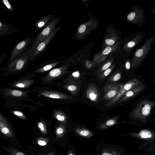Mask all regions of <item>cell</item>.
<instances>
[{
  "label": "cell",
  "instance_id": "obj_1",
  "mask_svg": "<svg viewBox=\"0 0 155 155\" xmlns=\"http://www.w3.org/2000/svg\"><path fill=\"white\" fill-rule=\"evenodd\" d=\"M28 52H25L20 54L5 67L1 69L2 75L5 77L25 72L31 64Z\"/></svg>",
  "mask_w": 155,
  "mask_h": 155
},
{
  "label": "cell",
  "instance_id": "obj_2",
  "mask_svg": "<svg viewBox=\"0 0 155 155\" xmlns=\"http://www.w3.org/2000/svg\"><path fill=\"white\" fill-rule=\"evenodd\" d=\"M33 91L35 95L53 104H59L63 101L72 98L70 95L45 87H35Z\"/></svg>",
  "mask_w": 155,
  "mask_h": 155
},
{
  "label": "cell",
  "instance_id": "obj_3",
  "mask_svg": "<svg viewBox=\"0 0 155 155\" xmlns=\"http://www.w3.org/2000/svg\"><path fill=\"white\" fill-rule=\"evenodd\" d=\"M69 66L68 64L65 63L59 68L51 69L46 75L41 78L40 82L43 85H48L55 83L57 80L70 72L68 71Z\"/></svg>",
  "mask_w": 155,
  "mask_h": 155
},
{
  "label": "cell",
  "instance_id": "obj_4",
  "mask_svg": "<svg viewBox=\"0 0 155 155\" xmlns=\"http://www.w3.org/2000/svg\"><path fill=\"white\" fill-rule=\"evenodd\" d=\"M60 21V17L58 16L55 17L43 28L35 39L28 51L30 57L39 44L48 37L57 28L56 26L59 23Z\"/></svg>",
  "mask_w": 155,
  "mask_h": 155
},
{
  "label": "cell",
  "instance_id": "obj_5",
  "mask_svg": "<svg viewBox=\"0 0 155 155\" xmlns=\"http://www.w3.org/2000/svg\"><path fill=\"white\" fill-rule=\"evenodd\" d=\"M0 93L5 100L10 101L15 100H26L29 101L30 97L27 91L4 87L0 89Z\"/></svg>",
  "mask_w": 155,
  "mask_h": 155
},
{
  "label": "cell",
  "instance_id": "obj_6",
  "mask_svg": "<svg viewBox=\"0 0 155 155\" xmlns=\"http://www.w3.org/2000/svg\"><path fill=\"white\" fill-rule=\"evenodd\" d=\"M61 25L57 27L48 37L41 41L37 46L30 57L31 63L37 59L46 51L50 43L61 29Z\"/></svg>",
  "mask_w": 155,
  "mask_h": 155
},
{
  "label": "cell",
  "instance_id": "obj_7",
  "mask_svg": "<svg viewBox=\"0 0 155 155\" xmlns=\"http://www.w3.org/2000/svg\"><path fill=\"white\" fill-rule=\"evenodd\" d=\"M155 41V35L147 39L140 48L135 52L132 58V64L136 66L140 63L147 54L152 44Z\"/></svg>",
  "mask_w": 155,
  "mask_h": 155
},
{
  "label": "cell",
  "instance_id": "obj_8",
  "mask_svg": "<svg viewBox=\"0 0 155 155\" xmlns=\"http://www.w3.org/2000/svg\"><path fill=\"white\" fill-rule=\"evenodd\" d=\"M132 11L127 16V20L139 27L143 25L145 21V16L143 8L138 5H135Z\"/></svg>",
  "mask_w": 155,
  "mask_h": 155
},
{
  "label": "cell",
  "instance_id": "obj_9",
  "mask_svg": "<svg viewBox=\"0 0 155 155\" xmlns=\"http://www.w3.org/2000/svg\"><path fill=\"white\" fill-rule=\"evenodd\" d=\"M64 58L63 57L53 58L38 65L29 73L33 74L36 73H44L51 70L55 67L63 62Z\"/></svg>",
  "mask_w": 155,
  "mask_h": 155
},
{
  "label": "cell",
  "instance_id": "obj_10",
  "mask_svg": "<svg viewBox=\"0 0 155 155\" xmlns=\"http://www.w3.org/2000/svg\"><path fill=\"white\" fill-rule=\"evenodd\" d=\"M35 76V74H26L19 78L9 83L8 85L10 87L18 89H26L30 87L35 82L33 79Z\"/></svg>",
  "mask_w": 155,
  "mask_h": 155
},
{
  "label": "cell",
  "instance_id": "obj_11",
  "mask_svg": "<svg viewBox=\"0 0 155 155\" xmlns=\"http://www.w3.org/2000/svg\"><path fill=\"white\" fill-rule=\"evenodd\" d=\"M32 37L26 38L18 43L14 47L11 53V56L8 62L5 64L6 66L19 56L27 49L30 44Z\"/></svg>",
  "mask_w": 155,
  "mask_h": 155
},
{
  "label": "cell",
  "instance_id": "obj_12",
  "mask_svg": "<svg viewBox=\"0 0 155 155\" xmlns=\"http://www.w3.org/2000/svg\"><path fill=\"white\" fill-rule=\"evenodd\" d=\"M121 88L120 84L116 83H106L102 88L104 94V101H110L114 98L117 94Z\"/></svg>",
  "mask_w": 155,
  "mask_h": 155
},
{
  "label": "cell",
  "instance_id": "obj_13",
  "mask_svg": "<svg viewBox=\"0 0 155 155\" xmlns=\"http://www.w3.org/2000/svg\"><path fill=\"white\" fill-rule=\"evenodd\" d=\"M120 41L117 42L113 45L107 46L100 53L97 54L94 56L93 62L96 65L103 61L106 56L110 53L115 51L119 48L120 44Z\"/></svg>",
  "mask_w": 155,
  "mask_h": 155
},
{
  "label": "cell",
  "instance_id": "obj_14",
  "mask_svg": "<svg viewBox=\"0 0 155 155\" xmlns=\"http://www.w3.org/2000/svg\"><path fill=\"white\" fill-rule=\"evenodd\" d=\"M96 25L95 22L92 21H89L81 25L78 29L77 36L79 38L83 37L95 28Z\"/></svg>",
  "mask_w": 155,
  "mask_h": 155
},
{
  "label": "cell",
  "instance_id": "obj_15",
  "mask_svg": "<svg viewBox=\"0 0 155 155\" xmlns=\"http://www.w3.org/2000/svg\"><path fill=\"white\" fill-rule=\"evenodd\" d=\"M145 34L141 32H137L133 39L126 43L124 45L123 50L129 53L132 49L139 43L143 39Z\"/></svg>",
  "mask_w": 155,
  "mask_h": 155
},
{
  "label": "cell",
  "instance_id": "obj_16",
  "mask_svg": "<svg viewBox=\"0 0 155 155\" xmlns=\"http://www.w3.org/2000/svg\"><path fill=\"white\" fill-rule=\"evenodd\" d=\"M84 73H81L79 71H75L68 76L64 80V83H81L85 79Z\"/></svg>",
  "mask_w": 155,
  "mask_h": 155
},
{
  "label": "cell",
  "instance_id": "obj_17",
  "mask_svg": "<svg viewBox=\"0 0 155 155\" xmlns=\"http://www.w3.org/2000/svg\"><path fill=\"white\" fill-rule=\"evenodd\" d=\"M87 98L93 102H96L99 97V93L97 87L93 84L88 86L86 92Z\"/></svg>",
  "mask_w": 155,
  "mask_h": 155
},
{
  "label": "cell",
  "instance_id": "obj_18",
  "mask_svg": "<svg viewBox=\"0 0 155 155\" xmlns=\"http://www.w3.org/2000/svg\"><path fill=\"white\" fill-rule=\"evenodd\" d=\"M81 83H64L63 87L69 91L72 96H77L78 94Z\"/></svg>",
  "mask_w": 155,
  "mask_h": 155
},
{
  "label": "cell",
  "instance_id": "obj_19",
  "mask_svg": "<svg viewBox=\"0 0 155 155\" xmlns=\"http://www.w3.org/2000/svg\"><path fill=\"white\" fill-rule=\"evenodd\" d=\"M51 116L55 120L63 124H66L67 121V116L65 113L58 109H54L52 111Z\"/></svg>",
  "mask_w": 155,
  "mask_h": 155
},
{
  "label": "cell",
  "instance_id": "obj_20",
  "mask_svg": "<svg viewBox=\"0 0 155 155\" xmlns=\"http://www.w3.org/2000/svg\"><path fill=\"white\" fill-rule=\"evenodd\" d=\"M15 28L12 25L5 22L0 21V36L12 33L15 31Z\"/></svg>",
  "mask_w": 155,
  "mask_h": 155
},
{
  "label": "cell",
  "instance_id": "obj_21",
  "mask_svg": "<svg viewBox=\"0 0 155 155\" xmlns=\"http://www.w3.org/2000/svg\"><path fill=\"white\" fill-rule=\"evenodd\" d=\"M54 17L53 15H48L42 17L35 22L36 28L39 30H41L45 27Z\"/></svg>",
  "mask_w": 155,
  "mask_h": 155
},
{
  "label": "cell",
  "instance_id": "obj_22",
  "mask_svg": "<svg viewBox=\"0 0 155 155\" xmlns=\"http://www.w3.org/2000/svg\"><path fill=\"white\" fill-rule=\"evenodd\" d=\"M119 118L118 116H116L107 120L100 124L98 129H106L116 124L117 123Z\"/></svg>",
  "mask_w": 155,
  "mask_h": 155
},
{
  "label": "cell",
  "instance_id": "obj_23",
  "mask_svg": "<svg viewBox=\"0 0 155 155\" xmlns=\"http://www.w3.org/2000/svg\"><path fill=\"white\" fill-rule=\"evenodd\" d=\"M74 131L78 135L86 138H90L94 135L91 131L84 127H77Z\"/></svg>",
  "mask_w": 155,
  "mask_h": 155
},
{
  "label": "cell",
  "instance_id": "obj_24",
  "mask_svg": "<svg viewBox=\"0 0 155 155\" xmlns=\"http://www.w3.org/2000/svg\"><path fill=\"white\" fill-rule=\"evenodd\" d=\"M122 153L121 150L117 148L103 149L102 152L98 155H120Z\"/></svg>",
  "mask_w": 155,
  "mask_h": 155
},
{
  "label": "cell",
  "instance_id": "obj_25",
  "mask_svg": "<svg viewBox=\"0 0 155 155\" xmlns=\"http://www.w3.org/2000/svg\"><path fill=\"white\" fill-rule=\"evenodd\" d=\"M131 135L133 136L143 139H150L153 137V134L151 132L147 130H143L137 134H134L132 133Z\"/></svg>",
  "mask_w": 155,
  "mask_h": 155
},
{
  "label": "cell",
  "instance_id": "obj_26",
  "mask_svg": "<svg viewBox=\"0 0 155 155\" xmlns=\"http://www.w3.org/2000/svg\"><path fill=\"white\" fill-rule=\"evenodd\" d=\"M115 66V64H114L108 69L99 74L97 76V79L100 81L104 80L111 72Z\"/></svg>",
  "mask_w": 155,
  "mask_h": 155
},
{
  "label": "cell",
  "instance_id": "obj_27",
  "mask_svg": "<svg viewBox=\"0 0 155 155\" xmlns=\"http://www.w3.org/2000/svg\"><path fill=\"white\" fill-rule=\"evenodd\" d=\"M118 39V37L116 36L115 34H108L104 40L105 44L108 46H112L115 44L116 41Z\"/></svg>",
  "mask_w": 155,
  "mask_h": 155
},
{
  "label": "cell",
  "instance_id": "obj_28",
  "mask_svg": "<svg viewBox=\"0 0 155 155\" xmlns=\"http://www.w3.org/2000/svg\"><path fill=\"white\" fill-rule=\"evenodd\" d=\"M121 78V74L119 72L114 73L110 76L107 81L108 83H114L118 81Z\"/></svg>",
  "mask_w": 155,
  "mask_h": 155
},
{
  "label": "cell",
  "instance_id": "obj_29",
  "mask_svg": "<svg viewBox=\"0 0 155 155\" xmlns=\"http://www.w3.org/2000/svg\"><path fill=\"white\" fill-rule=\"evenodd\" d=\"M113 61V59H110L107 61L103 64L99 69L97 72L98 75L100 73L105 71L111 66V64Z\"/></svg>",
  "mask_w": 155,
  "mask_h": 155
},
{
  "label": "cell",
  "instance_id": "obj_30",
  "mask_svg": "<svg viewBox=\"0 0 155 155\" xmlns=\"http://www.w3.org/2000/svg\"><path fill=\"white\" fill-rule=\"evenodd\" d=\"M12 113L15 116L23 120H26L27 117L22 112L18 110H13L12 111Z\"/></svg>",
  "mask_w": 155,
  "mask_h": 155
},
{
  "label": "cell",
  "instance_id": "obj_31",
  "mask_svg": "<svg viewBox=\"0 0 155 155\" xmlns=\"http://www.w3.org/2000/svg\"><path fill=\"white\" fill-rule=\"evenodd\" d=\"M1 1L3 5L7 9L12 12L14 11L13 7L9 1L8 0H1Z\"/></svg>",
  "mask_w": 155,
  "mask_h": 155
},
{
  "label": "cell",
  "instance_id": "obj_32",
  "mask_svg": "<svg viewBox=\"0 0 155 155\" xmlns=\"http://www.w3.org/2000/svg\"><path fill=\"white\" fill-rule=\"evenodd\" d=\"M65 131V127L62 123L59 125L56 130V133L58 135L63 134Z\"/></svg>",
  "mask_w": 155,
  "mask_h": 155
},
{
  "label": "cell",
  "instance_id": "obj_33",
  "mask_svg": "<svg viewBox=\"0 0 155 155\" xmlns=\"http://www.w3.org/2000/svg\"><path fill=\"white\" fill-rule=\"evenodd\" d=\"M45 124V120H39L38 123V127L43 133H45L46 131Z\"/></svg>",
  "mask_w": 155,
  "mask_h": 155
},
{
  "label": "cell",
  "instance_id": "obj_34",
  "mask_svg": "<svg viewBox=\"0 0 155 155\" xmlns=\"http://www.w3.org/2000/svg\"><path fill=\"white\" fill-rule=\"evenodd\" d=\"M150 110V107L148 104L145 105L142 109V114L145 116L149 114Z\"/></svg>",
  "mask_w": 155,
  "mask_h": 155
},
{
  "label": "cell",
  "instance_id": "obj_35",
  "mask_svg": "<svg viewBox=\"0 0 155 155\" xmlns=\"http://www.w3.org/2000/svg\"><path fill=\"white\" fill-rule=\"evenodd\" d=\"M84 64L86 68L87 69H91L96 66L93 62L89 61H86Z\"/></svg>",
  "mask_w": 155,
  "mask_h": 155
},
{
  "label": "cell",
  "instance_id": "obj_36",
  "mask_svg": "<svg viewBox=\"0 0 155 155\" xmlns=\"http://www.w3.org/2000/svg\"><path fill=\"white\" fill-rule=\"evenodd\" d=\"M7 54H3L0 56V64H1L3 62L7 56Z\"/></svg>",
  "mask_w": 155,
  "mask_h": 155
},
{
  "label": "cell",
  "instance_id": "obj_37",
  "mask_svg": "<svg viewBox=\"0 0 155 155\" xmlns=\"http://www.w3.org/2000/svg\"><path fill=\"white\" fill-rule=\"evenodd\" d=\"M125 68L127 70H129L130 67V63L129 61H127L125 63Z\"/></svg>",
  "mask_w": 155,
  "mask_h": 155
},
{
  "label": "cell",
  "instance_id": "obj_38",
  "mask_svg": "<svg viewBox=\"0 0 155 155\" xmlns=\"http://www.w3.org/2000/svg\"><path fill=\"white\" fill-rule=\"evenodd\" d=\"M38 143L39 145L42 146H44L46 144V143L45 141L43 140H39L38 142Z\"/></svg>",
  "mask_w": 155,
  "mask_h": 155
},
{
  "label": "cell",
  "instance_id": "obj_39",
  "mask_svg": "<svg viewBox=\"0 0 155 155\" xmlns=\"http://www.w3.org/2000/svg\"><path fill=\"white\" fill-rule=\"evenodd\" d=\"M15 155H25L24 153L20 152H17Z\"/></svg>",
  "mask_w": 155,
  "mask_h": 155
},
{
  "label": "cell",
  "instance_id": "obj_40",
  "mask_svg": "<svg viewBox=\"0 0 155 155\" xmlns=\"http://www.w3.org/2000/svg\"><path fill=\"white\" fill-rule=\"evenodd\" d=\"M68 155H76L73 152L70 151L68 152Z\"/></svg>",
  "mask_w": 155,
  "mask_h": 155
},
{
  "label": "cell",
  "instance_id": "obj_41",
  "mask_svg": "<svg viewBox=\"0 0 155 155\" xmlns=\"http://www.w3.org/2000/svg\"><path fill=\"white\" fill-rule=\"evenodd\" d=\"M151 10L152 11V12H153V13L155 15V8H151Z\"/></svg>",
  "mask_w": 155,
  "mask_h": 155
},
{
  "label": "cell",
  "instance_id": "obj_42",
  "mask_svg": "<svg viewBox=\"0 0 155 155\" xmlns=\"http://www.w3.org/2000/svg\"><path fill=\"white\" fill-rule=\"evenodd\" d=\"M47 155H54V153L53 152H52V153L51 152V153H49V154H48Z\"/></svg>",
  "mask_w": 155,
  "mask_h": 155
},
{
  "label": "cell",
  "instance_id": "obj_43",
  "mask_svg": "<svg viewBox=\"0 0 155 155\" xmlns=\"http://www.w3.org/2000/svg\"><path fill=\"white\" fill-rule=\"evenodd\" d=\"M152 1L154 3H155V0H152Z\"/></svg>",
  "mask_w": 155,
  "mask_h": 155
}]
</instances>
